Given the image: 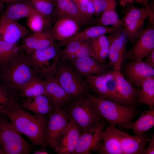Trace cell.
<instances>
[{"instance_id": "cell-1", "label": "cell", "mask_w": 154, "mask_h": 154, "mask_svg": "<svg viewBox=\"0 0 154 154\" xmlns=\"http://www.w3.org/2000/svg\"><path fill=\"white\" fill-rule=\"evenodd\" d=\"M20 103L13 106L4 114L20 133L27 136L33 144L40 145L45 149L46 126V115L33 114L20 106Z\"/></svg>"}, {"instance_id": "cell-2", "label": "cell", "mask_w": 154, "mask_h": 154, "mask_svg": "<svg viewBox=\"0 0 154 154\" xmlns=\"http://www.w3.org/2000/svg\"><path fill=\"white\" fill-rule=\"evenodd\" d=\"M23 50L22 49L11 60L0 66V82L18 92L31 79L37 76Z\"/></svg>"}, {"instance_id": "cell-3", "label": "cell", "mask_w": 154, "mask_h": 154, "mask_svg": "<svg viewBox=\"0 0 154 154\" xmlns=\"http://www.w3.org/2000/svg\"><path fill=\"white\" fill-rule=\"evenodd\" d=\"M101 116L110 125L119 127L131 122L138 112L135 108L122 105L88 94Z\"/></svg>"}, {"instance_id": "cell-4", "label": "cell", "mask_w": 154, "mask_h": 154, "mask_svg": "<svg viewBox=\"0 0 154 154\" xmlns=\"http://www.w3.org/2000/svg\"><path fill=\"white\" fill-rule=\"evenodd\" d=\"M124 7L121 30L127 40L133 44L144 29L147 19L149 18V23L154 25V13L151 8H139L133 4Z\"/></svg>"}, {"instance_id": "cell-5", "label": "cell", "mask_w": 154, "mask_h": 154, "mask_svg": "<svg viewBox=\"0 0 154 154\" xmlns=\"http://www.w3.org/2000/svg\"><path fill=\"white\" fill-rule=\"evenodd\" d=\"M69 116L82 131L93 127L103 118L87 95L72 99L66 106Z\"/></svg>"}, {"instance_id": "cell-6", "label": "cell", "mask_w": 154, "mask_h": 154, "mask_svg": "<svg viewBox=\"0 0 154 154\" xmlns=\"http://www.w3.org/2000/svg\"><path fill=\"white\" fill-rule=\"evenodd\" d=\"M0 146L3 154H29L33 146L4 115H0Z\"/></svg>"}, {"instance_id": "cell-7", "label": "cell", "mask_w": 154, "mask_h": 154, "mask_svg": "<svg viewBox=\"0 0 154 154\" xmlns=\"http://www.w3.org/2000/svg\"><path fill=\"white\" fill-rule=\"evenodd\" d=\"M57 63V69L54 76L72 99L82 97L88 94L89 88L85 80L65 61L58 58Z\"/></svg>"}, {"instance_id": "cell-8", "label": "cell", "mask_w": 154, "mask_h": 154, "mask_svg": "<svg viewBox=\"0 0 154 154\" xmlns=\"http://www.w3.org/2000/svg\"><path fill=\"white\" fill-rule=\"evenodd\" d=\"M59 48L55 45L35 50L26 54L37 76L44 80L56 72Z\"/></svg>"}, {"instance_id": "cell-9", "label": "cell", "mask_w": 154, "mask_h": 154, "mask_svg": "<svg viewBox=\"0 0 154 154\" xmlns=\"http://www.w3.org/2000/svg\"><path fill=\"white\" fill-rule=\"evenodd\" d=\"M82 132L69 116L68 124L57 135L50 147L58 154H73Z\"/></svg>"}, {"instance_id": "cell-10", "label": "cell", "mask_w": 154, "mask_h": 154, "mask_svg": "<svg viewBox=\"0 0 154 154\" xmlns=\"http://www.w3.org/2000/svg\"><path fill=\"white\" fill-rule=\"evenodd\" d=\"M106 124L103 119L95 127L82 131L73 154H90L91 151L99 153L103 146L101 134Z\"/></svg>"}, {"instance_id": "cell-11", "label": "cell", "mask_w": 154, "mask_h": 154, "mask_svg": "<svg viewBox=\"0 0 154 154\" xmlns=\"http://www.w3.org/2000/svg\"><path fill=\"white\" fill-rule=\"evenodd\" d=\"M133 44L131 49L127 51L124 60H143L154 50V25L149 23Z\"/></svg>"}, {"instance_id": "cell-12", "label": "cell", "mask_w": 154, "mask_h": 154, "mask_svg": "<svg viewBox=\"0 0 154 154\" xmlns=\"http://www.w3.org/2000/svg\"><path fill=\"white\" fill-rule=\"evenodd\" d=\"M109 46L108 56L114 70L121 71L127 52V39L121 30L109 34Z\"/></svg>"}, {"instance_id": "cell-13", "label": "cell", "mask_w": 154, "mask_h": 154, "mask_svg": "<svg viewBox=\"0 0 154 154\" xmlns=\"http://www.w3.org/2000/svg\"><path fill=\"white\" fill-rule=\"evenodd\" d=\"M47 115L45 139L46 146H50L57 135L68 124L69 116L64 107L56 108Z\"/></svg>"}, {"instance_id": "cell-14", "label": "cell", "mask_w": 154, "mask_h": 154, "mask_svg": "<svg viewBox=\"0 0 154 154\" xmlns=\"http://www.w3.org/2000/svg\"><path fill=\"white\" fill-rule=\"evenodd\" d=\"M123 73L126 79L132 85L141 87L145 79L154 76V68L143 60L131 61L125 64Z\"/></svg>"}, {"instance_id": "cell-15", "label": "cell", "mask_w": 154, "mask_h": 154, "mask_svg": "<svg viewBox=\"0 0 154 154\" xmlns=\"http://www.w3.org/2000/svg\"><path fill=\"white\" fill-rule=\"evenodd\" d=\"M57 17H66L74 19L81 25L96 23L84 15L79 10L74 0H53Z\"/></svg>"}, {"instance_id": "cell-16", "label": "cell", "mask_w": 154, "mask_h": 154, "mask_svg": "<svg viewBox=\"0 0 154 154\" xmlns=\"http://www.w3.org/2000/svg\"><path fill=\"white\" fill-rule=\"evenodd\" d=\"M30 31L15 21L0 19V40L16 44L30 34Z\"/></svg>"}, {"instance_id": "cell-17", "label": "cell", "mask_w": 154, "mask_h": 154, "mask_svg": "<svg viewBox=\"0 0 154 154\" xmlns=\"http://www.w3.org/2000/svg\"><path fill=\"white\" fill-rule=\"evenodd\" d=\"M81 25L74 19L68 17H57L51 32L54 40L59 42L68 39L79 31Z\"/></svg>"}, {"instance_id": "cell-18", "label": "cell", "mask_w": 154, "mask_h": 154, "mask_svg": "<svg viewBox=\"0 0 154 154\" xmlns=\"http://www.w3.org/2000/svg\"><path fill=\"white\" fill-rule=\"evenodd\" d=\"M110 125L105 126L101 134L103 146L99 152L104 154H122L121 144L122 131Z\"/></svg>"}, {"instance_id": "cell-19", "label": "cell", "mask_w": 154, "mask_h": 154, "mask_svg": "<svg viewBox=\"0 0 154 154\" xmlns=\"http://www.w3.org/2000/svg\"><path fill=\"white\" fill-rule=\"evenodd\" d=\"M45 89L46 96L55 108L66 106L72 98L60 85L54 76L46 78Z\"/></svg>"}, {"instance_id": "cell-20", "label": "cell", "mask_w": 154, "mask_h": 154, "mask_svg": "<svg viewBox=\"0 0 154 154\" xmlns=\"http://www.w3.org/2000/svg\"><path fill=\"white\" fill-rule=\"evenodd\" d=\"M6 4L0 19L15 21L27 18L36 10L31 0H19Z\"/></svg>"}, {"instance_id": "cell-21", "label": "cell", "mask_w": 154, "mask_h": 154, "mask_svg": "<svg viewBox=\"0 0 154 154\" xmlns=\"http://www.w3.org/2000/svg\"><path fill=\"white\" fill-rule=\"evenodd\" d=\"M71 62L74 69L81 77L99 75L108 72L105 65L90 56L75 59Z\"/></svg>"}, {"instance_id": "cell-22", "label": "cell", "mask_w": 154, "mask_h": 154, "mask_svg": "<svg viewBox=\"0 0 154 154\" xmlns=\"http://www.w3.org/2000/svg\"><path fill=\"white\" fill-rule=\"evenodd\" d=\"M150 139L145 133L132 136L122 131L120 141L122 154H143Z\"/></svg>"}, {"instance_id": "cell-23", "label": "cell", "mask_w": 154, "mask_h": 154, "mask_svg": "<svg viewBox=\"0 0 154 154\" xmlns=\"http://www.w3.org/2000/svg\"><path fill=\"white\" fill-rule=\"evenodd\" d=\"M114 71L118 90L121 99L126 106L135 108L139 102L138 95L140 89L133 86L129 82L121 71Z\"/></svg>"}, {"instance_id": "cell-24", "label": "cell", "mask_w": 154, "mask_h": 154, "mask_svg": "<svg viewBox=\"0 0 154 154\" xmlns=\"http://www.w3.org/2000/svg\"><path fill=\"white\" fill-rule=\"evenodd\" d=\"M121 29L112 26L110 27L96 25L87 27L79 31L74 35L66 40L59 42L56 46L59 48L64 46L69 42L74 41L88 40L106 34H109L117 31Z\"/></svg>"}, {"instance_id": "cell-25", "label": "cell", "mask_w": 154, "mask_h": 154, "mask_svg": "<svg viewBox=\"0 0 154 154\" xmlns=\"http://www.w3.org/2000/svg\"><path fill=\"white\" fill-rule=\"evenodd\" d=\"M20 105L25 110L40 115H48L56 108L44 95L23 99Z\"/></svg>"}, {"instance_id": "cell-26", "label": "cell", "mask_w": 154, "mask_h": 154, "mask_svg": "<svg viewBox=\"0 0 154 154\" xmlns=\"http://www.w3.org/2000/svg\"><path fill=\"white\" fill-rule=\"evenodd\" d=\"M154 126V108L143 111L135 121L130 122L121 127L129 129L135 135H141Z\"/></svg>"}, {"instance_id": "cell-27", "label": "cell", "mask_w": 154, "mask_h": 154, "mask_svg": "<svg viewBox=\"0 0 154 154\" xmlns=\"http://www.w3.org/2000/svg\"><path fill=\"white\" fill-rule=\"evenodd\" d=\"M106 7L96 19V24L105 26L111 25L121 29L122 22L117 12L116 0H106Z\"/></svg>"}, {"instance_id": "cell-28", "label": "cell", "mask_w": 154, "mask_h": 154, "mask_svg": "<svg viewBox=\"0 0 154 154\" xmlns=\"http://www.w3.org/2000/svg\"><path fill=\"white\" fill-rule=\"evenodd\" d=\"M45 86V80L35 76L21 87L18 92L22 100L41 95L46 96Z\"/></svg>"}, {"instance_id": "cell-29", "label": "cell", "mask_w": 154, "mask_h": 154, "mask_svg": "<svg viewBox=\"0 0 154 154\" xmlns=\"http://www.w3.org/2000/svg\"><path fill=\"white\" fill-rule=\"evenodd\" d=\"M21 101L18 92L9 89L0 82V115L15 105L20 103Z\"/></svg>"}, {"instance_id": "cell-30", "label": "cell", "mask_w": 154, "mask_h": 154, "mask_svg": "<svg viewBox=\"0 0 154 154\" xmlns=\"http://www.w3.org/2000/svg\"><path fill=\"white\" fill-rule=\"evenodd\" d=\"M94 58L103 63L108 56L109 42L105 35L89 40Z\"/></svg>"}, {"instance_id": "cell-31", "label": "cell", "mask_w": 154, "mask_h": 154, "mask_svg": "<svg viewBox=\"0 0 154 154\" xmlns=\"http://www.w3.org/2000/svg\"><path fill=\"white\" fill-rule=\"evenodd\" d=\"M141 87L138 95L139 102L146 104L149 109L154 108V76L145 79Z\"/></svg>"}, {"instance_id": "cell-32", "label": "cell", "mask_w": 154, "mask_h": 154, "mask_svg": "<svg viewBox=\"0 0 154 154\" xmlns=\"http://www.w3.org/2000/svg\"><path fill=\"white\" fill-rule=\"evenodd\" d=\"M50 22V19L36 10L27 18L26 24L33 32L40 33L46 30L45 29Z\"/></svg>"}, {"instance_id": "cell-33", "label": "cell", "mask_w": 154, "mask_h": 154, "mask_svg": "<svg viewBox=\"0 0 154 154\" xmlns=\"http://www.w3.org/2000/svg\"><path fill=\"white\" fill-rule=\"evenodd\" d=\"M22 48L21 45L0 40V66L11 60Z\"/></svg>"}, {"instance_id": "cell-34", "label": "cell", "mask_w": 154, "mask_h": 154, "mask_svg": "<svg viewBox=\"0 0 154 154\" xmlns=\"http://www.w3.org/2000/svg\"><path fill=\"white\" fill-rule=\"evenodd\" d=\"M84 41H74L71 42L62 49L58 48L57 57L62 60L71 61Z\"/></svg>"}, {"instance_id": "cell-35", "label": "cell", "mask_w": 154, "mask_h": 154, "mask_svg": "<svg viewBox=\"0 0 154 154\" xmlns=\"http://www.w3.org/2000/svg\"><path fill=\"white\" fill-rule=\"evenodd\" d=\"M36 9L46 17L50 19L55 13V7L53 0H31Z\"/></svg>"}, {"instance_id": "cell-36", "label": "cell", "mask_w": 154, "mask_h": 154, "mask_svg": "<svg viewBox=\"0 0 154 154\" xmlns=\"http://www.w3.org/2000/svg\"><path fill=\"white\" fill-rule=\"evenodd\" d=\"M43 32V31L40 33L33 32L23 38V43L21 45L26 54H28L35 50Z\"/></svg>"}, {"instance_id": "cell-37", "label": "cell", "mask_w": 154, "mask_h": 154, "mask_svg": "<svg viewBox=\"0 0 154 154\" xmlns=\"http://www.w3.org/2000/svg\"><path fill=\"white\" fill-rule=\"evenodd\" d=\"M86 56H90L94 58L89 40L83 42L72 60Z\"/></svg>"}, {"instance_id": "cell-38", "label": "cell", "mask_w": 154, "mask_h": 154, "mask_svg": "<svg viewBox=\"0 0 154 154\" xmlns=\"http://www.w3.org/2000/svg\"><path fill=\"white\" fill-rule=\"evenodd\" d=\"M95 9V15L96 17L100 16L106 9L107 5L106 0H96L93 2Z\"/></svg>"}, {"instance_id": "cell-39", "label": "cell", "mask_w": 154, "mask_h": 154, "mask_svg": "<svg viewBox=\"0 0 154 154\" xmlns=\"http://www.w3.org/2000/svg\"><path fill=\"white\" fill-rule=\"evenodd\" d=\"M89 0H74L80 12L85 16L90 19L95 21L96 20H93L89 18L86 15V11L87 6Z\"/></svg>"}, {"instance_id": "cell-40", "label": "cell", "mask_w": 154, "mask_h": 154, "mask_svg": "<svg viewBox=\"0 0 154 154\" xmlns=\"http://www.w3.org/2000/svg\"><path fill=\"white\" fill-rule=\"evenodd\" d=\"M148 146L145 148L143 154H154V135L150 139Z\"/></svg>"}, {"instance_id": "cell-41", "label": "cell", "mask_w": 154, "mask_h": 154, "mask_svg": "<svg viewBox=\"0 0 154 154\" xmlns=\"http://www.w3.org/2000/svg\"><path fill=\"white\" fill-rule=\"evenodd\" d=\"M143 61L149 66L154 67V50L147 56Z\"/></svg>"}, {"instance_id": "cell-42", "label": "cell", "mask_w": 154, "mask_h": 154, "mask_svg": "<svg viewBox=\"0 0 154 154\" xmlns=\"http://www.w3.org/2000/svg\"><path fill=\"white\" fill-rule=\"evenodd\" d=\"M120 5L123 7H125L127 5L133 4L134 0H119Z\"/></svg>"}, {"instance_id": "cell-43", "label": "cell", "mask_w": 154, "mask_h": 154, "mask_svg": "<svg viewBox=\"0 0 154 154\" xmlns=\"http://www.w3.org/2000/svg\"><path fill=\"white\" fill-rule=\"evenodd\" d=\"M151 0H134V1L141 3L143 5L144 7L147 8H151L148 4V1Z\"/></svg>"}, {"instance_id": "cell-44", "label": "cell", "mask_w": 154, "mask_h": 154, "mask_svg": "<svg viewBox=\"0 0 154 154\" xmlns=\"http://www.w3.org/2000/svg\"><path fill=\"white\" fill-rule=\"evenodd\" d=\"M33 154H48V153L46 151L45 149H39L34 151Z\"/></svg>"}, {"instance_id": "cell-45", "label": "cell", "mask_w": 154, "mask_h": 154, "mask_svg": "<svg viewBox=\"0 0 154 154\" xmlns=\"http://www.w3.org/2000/svg\"><path fill=\"white\" fill-rule=\"evenodd\" d=\"M19 0H0V3H5L13 2Z\"/></svg>"}, {"instance_id": "cell-46", "label": "cell", "mask_w": 154, "mask_h": 154, "mask_svg": "<svg viewBox=\"0 0 154 154\" xmlns=\"http://www.w3.org/2000/svg\"><path fill=\"white\" fill-rule=\"evenodd\" d=\"M0 154H3V152L0 146Z\"/></svg>"}]
</instances>
